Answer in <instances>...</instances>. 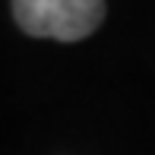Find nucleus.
Segmentation results:
<instances>
[{
    "instance_id": "nucleus-1",
    "label": "nucleus",
    "mask_w": 155,
    "mask_h": 155,
    "mask_svg": "<svg viewBox=\"0 0 155 155\" xmlns=\"http://www.w3.org/2000/svg\"><path fill=\"white\" fill-rule=\"evenodd\" d=\"M19 29L35 38L79 41L104 19V0H13Z\"/></svg>"
}]
</instances>
